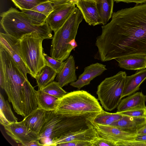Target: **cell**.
I'll list each match as a JSON object with an SVG mask.
<instances>
[{
  "label": "cell",
  "mask_w": 146,
  "mask_h": 146,
  "mask_svg": "<svg viewBox=\"0 0 146 146\" xmlns=\"http://www.w3.org/2000/svg\"><path fill=\"white\" fill-rule=\"evenodd\" d=\"M96 38L98 56L102 62L124 56H146V2L113 13Z\"/></svg>",
  "instance_id": "obj_1"
},
{
  "label": "cell",
  "mask_w": 146,
  "mask_h": 146,
  "mask_svg": "<svg viewBox=\"0 0 146 146\" xmlns=\"http://www.w3.org/2000/svg\"><path fill=\"white\" fill-rule=\"evenodd\" d=\"M0 66L3 70L4 82L2 89L6 92L15 112L25 116L24 84L28 80L7 50L0 44Z\"/></svg>",
  "instance_id": "obj_2"
},
{
  "label": "cell",
  "mask_w": 146,
  "mask_h": 146,
  "mask_svg": "<svg viewBox=\"0 0 146 146\" xmlns=\"http://www.w3.org/2000/svg\"><path fill=\"white\" fill-rule=\"evenodd\" d=\"M95 116L68 117L56 113L54 110L46 111L44 123L39 134L41 143L43 146H49L53 139L93 127Z\"/></svg>",
  "instance_id": "obj_3"
},
{
  "label": "cell",
  "mask_w": 146,
  "mask_h": 146,
  "mask_svg": "<svg viewBox=\"0 0 146 146\" xmlns=\"http://www.w3.org/2000/svg\"><path fill=\"white\" fill-rule=\"evenodd\" d=\"M84 19L80 9H75L63 25L54 33L51 42V57L64 61L77 46L75 40L80 24Z\"/></svg>",
  "instance_id": "obj_4"
},
{
  "label": "cell",
  "mask_w": 146,
  "mask_h": 146,
  "mask_svg": "<svg viewBox=\"0 0 146 146\" xmlns=\"http://www.w3.org/2000/svg\"><path fill=\"white\" fill-rule=\"evenodd\" d=\"M103 109L98 100L87 91L68 93L58 100L54 112L68 117L95 115Z\"/></svg>",
  "instance_id": "obj_5"
},
{
  "label": "cell",
  "mask_w": 146,
  "mask_h": 146,
  "mask_svg": "<svg viewBox=\"0 0 146 146\" xmlns=\"http://www.w3.org/2000/svg\"><path fill=\"white\" fill-rule=\"evenodd\" d=\"M0 16L1 25L5 33L18 39L33 32L38 33L44 39L52 38V31L47 23L41 26L35 25L22 11L11 7Z\"/></svg>",
  "instance_id": "obj_6"
},
{
  "label": "cell",
  "mask_w": 146,
  "mask_h": 146,
  "mask_svg": "<svg viewBox=\"0 0 146 146\" xmlns=\"http://www.w3.org/2000/svg\"><path fill=\"white\" fill-rule=\"evenodd\" d=\"M44 40L36 32L25 35L20 39L22 59L29 74L35 79L46 66L42 46Z\"/></svg>",
  "instance_id": "obj_7"
},
{
  "label": "cell",
  "mask_w": 146,
  "mask_h": 146,
  "mask_svg": "<svg viewBox=\"0 0 146 146\" xmlns=\"http://www.w3.org/2000/svg\"><path fill=\"white\" fill-rule=\"evenodd\" d=\"M127 74L120 71L105 78L98 86L96 92L102 107L108 111L116 107L121 100Z\"/></svg>",
  "instance_id": "obj_8"
},
{
  "label": "cell",
  "mask_w": 146,
  "mask_h": 146,
  "mask_svg": "<svg viewBox=\"0 0 146 146\" xmlns=\"http://www.w3.org/2000/svg\"><path fill=\"white\" fill-rule=\"evenodd\" d=\"M98 137L115 142L117 146H134L136 133L125 131L111 125L94 124Z\"/></svg>",
  "instance_id": "obj_9"
},
{
  "label": "cell",
  "mask_w": 146,
  "mask_h": 146,
  "mask_svg": "<svg viewBox=\"0 0 146 146\" xmlns=\"http://www.w3.org/2000/svg\"><path fill=\"white\" fill-rule=\"evenodd\" d=\"M54 7L47 16L46 22L54 33L64 24L74 11L75 4L67 0H51Z\"/></svg>",
  "instance_id": "obj_10"
},
{
  "label": "cell",
  "mask_w": 146,
  "mask_h": 146,
  "mask_svg": "<svg viewBox=\"0 0 146 146\" xmlns=\"http://www.w3.org/2000/svg\"><path fill=\"white\" fill-rule=\"evenodd\" d=\"M6 133L14 141L25 146L35 140H40L39 134L29 128L22 121L4 126Z\"/></svg>",
  "instance_id": "obj_11"
},
{
  "label": "cell",
  "mask_w": 146,
  "mask_h": 146,
  "mask_svg": "<svg viewBox=\"0 0 146 146\" xmlns=\"http://www.w3.org/2000/svg\"><path fill=\"white\" fill-rule=\"evenodd\" d=\"M0 44L7 50L27 79V74L29 72L23 62L20 52V39L7 33H0Z\"/></svg>",
  "instance_id": "obj_12"
},
{
  "label": "cell",
  "mask_w": 146,
  "mask_h": 146,
  "mask_svg": "<svg viewBox=\"0 0 146 146\" xmlns=\"http://www.w3.org/2000/svg\"><path fill=\"white\" fill-rule=\"evenodd\" d=\"M98 137L97 132L93 127L66 134L52 140L49 146H56L58 144L75 141L92 142Z\"/></svg>",
  "instance_id": "obj_13"
},
{
  "label": "cell",
  "mask_w": 146,
  "mask_h": 146,
  "mask_svg": "<svg viewBox=\"0 0 146 146\" xmlns=\"http://www.w3.org/2000/svg\"><path fill=\"white\" fill-rule=\"evenodd\" d=\"M106 70V65L98 62L92 64L85 67L83 72L79 76L78 79L70 85L80 90L89 84L92 80L101 74Z\"/></svg>",
  "instance_id": "obj_14"
},
{
  "label": "cell",
  "mask_w": 146,
  "mask_h": 146,
  "mask_svg": "<svg viewBox=\"0 0 146 146\" xmlns=\"http://www.w3.org/2000/svg\"><path fill=\"white\" fill-rule=\"evenodd\" d=\"M76 5L89 25L95 26L102 24L96 3L88 0H79Z\"/></svg>",
  "instance_id": "obj_15"
},
{
  "label": "cell",
  "mask_w": 146,
  "mask_h": 146,
  "mask_svg": "<svg viewBox=\"0 0 146 146\" xmlns=\"http://www.w3.org/2000/svg\"><path fill=\"white\" fill-rule=\"evenodd\" d=\"M77 80L74 58L71 55L67 58L60 72L57 74L56 81L63 87Z\"/></svg>",
  "instance_id": "obj_16"
},
{
  "label": "cell",
  "mask_w": 146,
  "mask_h": 146,
  "mask_svg": "<svg viewBox=\"0 0 146 146\" xmlns=\"http://www.w3.org/2000/svg\"><path fill=\"white\" fill-rule=\"evenodd\" d=\"M146 95L137 92L121 100L117 107V112L137 109L146 108Z\"/></svg>",
  "instance_id": "obj_17"
},
{
  "label": "cell",
  "mask_w": 146,
  "mask_h": 146,
  "mask_svg": "<svg viewBox=\"0 0 146 146\" xmlns=\"http://www.w3.org/2000/svg\"><path fill=\"white\" fill-rule=\"evenodd\" d=\"M146 123V117H134L123 115L120 119L109 125L125 131L136 133L137 130Z\"/></svg>",
  "instance_id": "obj_18"
},
{
  "label": "cell",
  "mask_w": 146,
  "mask_h": 146,
  "mask_svg": "<svg viewBox=\"0 0 146 146\" xmlns=\"http://www.w3.org/2000/svg\"><path fill=\"white\" fill-rule=\"evenodd\" d=\"M146 79V69L137 70L134 74L127 76L121 98L138 90L140 85Z\"/></svg>",
  "instance_id": "obj_19"
},
{
  "label": "cell",
  "mask_w": 146,
  "mask_h": 146,
  "mask_svg": "<svg viewBox=\"0 0 146 146\" xmlns=\"http://www.w3.org/2000/svg\"><path fill=\"white\" fill-rule=\"evenodd\" d=\"M120 67L126 70H139L146 68V56L133 55L115 59Z\"/></svg>",
  "instance_id": "obj_20"
},
{
  "label": "cell",
  "mask_w": 146,
  "mask_h": 146,
  "mask_svg": "<svg viewBox=\"0 0 146 146\" xmlns=\"http://www.w3.org/2000/svg\"><path fill=\"white\" fill-rule=\"evenodd\" d=\"M46 111L38 108L23 120L30 129L39 134L44 123Z\"/></svg>",
  "instance_id": "obj_21"
},
{
  "label": "cell",
  "mask_w": 146,
  "mask_h": 146,
  "mask_svg": "<svg viewBox=\"0 0 146 146\" xmlns=\"http://www.w3.org/2000/svg\"><path fill=\"white\" fill-rule=\"evenodd\" d=\"M25 96V118L38 108L37 99L36 91L31 84L28 80L24 84Z\"/></svg>",
  "instance_id": "obj_22"
},
{
  "label": "cell",
  "mask_w": 146,
  "mask_h": 146,
  "mask_svg": "<svg viewBox=\"0 0 146 146\" xmlns=\"http://www.w3.org/2000/svg\"><path fill=\"white\" fill-rule=\"evenodd\" d=\"M0 122L3 127L18 122L17 117L13 113L8 101L0 94Z\"/></svg>",
  "instance_id": "obj_23"
},
{
  "label": "cell",
  "mask_w": 146,
  "mask_h": 146,
  "mask_svg": "<svg viewBox=\"0 0 146 146\" xmlns=\"http://www.w3.org/2000/svg\"><path fill=\"white\" fill-rule=\"evenodd\" d=\"M36 95L38 108L46 111L55 110L58 98L44 92L41 90L38 89L36 91Z\"/></svg>",
  "instance_id": "obj_24"
},
{
  "label": "cell",
  "mask_w": 146,
  "mask_h": 146,
  "mask_svg": "<svg viewBox=\"0 0 146 146\" xmlns=\"http://www.w3.org/2000/svg\"><path fill=\"white\" fill-rule=\"evenodd\" d=\"M114 2V0H98L96 3L103 25L106 24L112 17Z\"/></svg>",
  "instance_id": "obj_25"
},
{
  "label": "cell",
  "mask_w": 146,
  "mask_h": 146,
  "mask_svg": "<svg viewBox=\"0 0 146 146\" xmlns=\"http://www.w3.org/2000/svg\"><path fill=\"white\" fill-rule=\"evenodd\" d=\"M57 74L56 72L50 67L47 66H44L35 79L38 89L42 90L54 81Z\"/></svg>",
  "instance_id": "obj_26"
},
{
  "label": "cell",
  "mask_w": 146,
  "mask_h": 146,
  "mask_svg": "<svg viewBox=\"0 0 146 146\" xmlns=\"http://www.w3.org/2000/svg\"><path fill=\"white\" fill-rule=\"evenodd\" d=\"M123 116L119 112L115 113L107 112L102 110L94 117L93 124L102 125H109Z\"/></svg>",
  "instance_id": "obj_27"
},
{
  "label": "cell",
  "mask_w": 146,
  "mask_h": 146,
  "mask_svg": "<svg viewBox=\"0 0 146 146\" xmlns=\"http://www.w3.org/2000/svg\"><path fill=\"white\" fill-rule=\"evenodd\" d=\"M41 90L44 92L60 99L68 93L61 87L58 82L53 81L44 87Z\"/></svg>",
  "instance_id": "obj_28"
},
{
  "label": "cell",
  "mask_w": 146,
  "mask_h": 146,
  "mask_svg": "<svg viewBox=\"0 0 146 146\" xmlns=\"http://www.w3.org/2000/svg\"><path fill=\"white\" fill-rule=\"evenodd\" d=\"M21 11L35 26H43L46 24L47 16L39 12L31 10H23Z\"/></svg>",
  "instance_id": "obj_29"
},
{
  "label": "cell",
  "mask_w": 146,
  "mask_h": 146,
  "mask_svg": "<svg viewBox=\"0 0 146 146\" xmlns=\"http://www.w3.org/2000/svg\"><path fill=\"white\" fill-rule=\"evenodd\" d=\"M21 11L31 10L35 6L50 0H11Z\"/></svg>",
  "instance_id": "obj_30"
},
{
  "label": "cell",
  "mask_w": 146,
  "mask_h": 146,
  "mask_svg": "<svg viewBox=\"0 0 146 146\" xmlns=\"http://www.w3.org/2000/svg\"><path fill=\"white\" fill-rule=\"evenodd\" d=\"M46 66L50 67L57 73L59 74L64 67L66 61H60L44 54Z\"/></svg>",
  "instance_id": "obj_31"
},
{
  "label": "cell",
  "mask_w": 146,
  "mask_h": 146,
  "mask_svg": "<svg viewBox=\"0 0 146 146\" xmlns=\"http://www.w3.org/2000/svg\"><path fill=\"white\" fill-rule=\"evenodd\" d=\"M53 9L52 3L50 0L35 6L31 10L41 13L47 17Z\"/></svg>",
  "instance_id": "obj_32"
},
{
  "label": "cell",
  "mask_w": 146,
  "mask_h": 146,
  "mask_svg": "<svg viewBox=\"0 0 146 146\" xmlns=\"http://www.w3.org/2000/svg\"><path fill=\"white\" fill-rule=\"evenodd\" d=\"M118 112L123 115L134 117H146V108L129 110Z\"/></svg>",
  "instance_id": "obj_33"
},
{
  "label": "cell",
  "mask_w": 146,
  "mask_h": 146,
  "mask_svg": "<svg viewBox=\"0 0 146 146\" xmlns=\"http://www.w3.org/2000/svg\"><path fill=\"white\" fill-rule=\"evenodd\" d=\"M92 143V146H117L116 144L114 142L98 136Z\"/></svg>",
  "instance_id": "obj_34"
},
{
  "label": "cell",
  "mask_w": 146,
  "mask_h": 146,
  "mask_svg": "<svg viewBox=\"0 0 146 146\" xmlns=\"http://www.w3.org/2000/svg\"><path fill=\"white\" fill-rule=\"evenodd\" d=\"M92 142L75 141L65 142L57 144V146H92Z\"/></svg>",
  "instance_id": "obj_35"
},
{
  "label": "cell",
  "mask_w": 146,
  "mask_h": 146,
  "mask_svg": "<svg viewBox=\"0 0 146 146\" xmlns=\"http://www.w3.org/2000/svg\"><path fill=\"white\" fill-rule=\"evenodd\" d=\"M117 3L122 2L127 3H134L137 4H141L146 2V0H114Z\"/></svg>",
  "instance_id": "obj_36"
},
{
  "label": "cell",
  "mask_w": 146,
  "mask_h": 146,
  "mask_svg": "<svg viewBox=\"0 0 146 146\" xmlns=\"http://www.w3.org/2000/svg\"><path fill=\"white\" fill-rule=\"evenodd\" d=\"M135 140L140 142L146 146V134L137 135Z\"/></svg>",
  "instance_id": "obj_37"
},
{
  "label": "cell",
  "mask_w": 146,
  "mask_h": 146,
  "mask_svg": "<svg viewBox=\"0 0 146 146\" xmlns=\"http://www.w3.org/2000/svg\"><path fill=\"white\" fill-rule=\"evenodd\" d=\"M4 82V76L3 71L2 68L0 66V86L2 89Z\"/></svg>",
  "instance_id": "obj_38"
},
{
  "label": "cell",
  "mask_w": 146,
  "mask_h": 146,
  "mask_svg": "<svg viewBox=\"0 0 146 146\" xmlns=\"http://www.w3.org/2000/svg\"><path fill=\"white\" fill-rule=\"evenodd\" d=\"M39 140H35L29 143L26 144L25 146H43L39 142Z\"/></svg>",
  "instance_id": "obj_39"
},
{
  "label": "cell",
  "mask_w": 146,
  "mask_h": 146,
  "mask_svg": "<svg viewBox=\"0 0 146 146\" xmlns=\"http://www.w3.org/2000/svg\"><path fill=\"white\" fill-rule=\"evenodd\" d=\"M136 133L137 135L146 134V123L143 127L137 130Z\"/></svg>",
  "instance_id": "obj_40"
},
{
  "label": "cell",
  "mask_w": 146,
  "mask_h": 146,
  "mask_svg": "<svg viewBox=\"0 0 146 146\" xmlns=\"http://www.w3.org/2000/svg\"><path fill=\"white\" fill-rule=\"evenodd\" d=\"M70 2L75 5H76L79 0H67Z\"/></svg>",
  "instance_id": "obj_41"
},
{
  "label": "cell",
  "mask_w": 146,
  "mask_h": 146,
  "mask_svg": "<svg viewBox=\"0 0 146 146\" xmlns=\"http://www.w3.org/2000/svg\"><path fill=\"white\" fill-rule=\"evenodd\" d=\"M88 0L92 1L95 2L96 3L97 2L98 0Z\"/></svg>",
  "instance_id": "obj_42"
},
{
  "label": "cell",
  "mask_w": 146,
  "mask_h": 146,
  "mask_svg": "<svg viewBox=\"0 0 146 146\" xmlns=\"http://www.w3.org/2000/svg\"></svg>",
  "instance_id": "obj_43"
}]
</instances>
